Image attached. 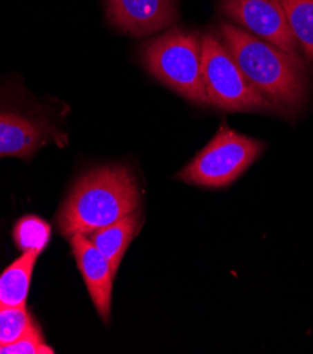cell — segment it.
<instances>
[{
  "mask_svg": "<svg viewBox=\"0 0 313 354\" xmlns=\"http://www.w3.org/2000/svg\"><path fill=\"white\" fill-rule=\"evenodd\" d=\"M219 35L243 74L278 115L292 118L303 111L310 80L302 57L278 48L231 21L219 24Z\"/></svg>",
  "mask_w": 313,
  "mask_h": 354,
  "instance_id": "obj_1",
  "label": "cell"
},
{
  "mask_svg": "<svg viewBox=\"0 0 313 354\" xmlns=\"http://www.w3.org/2000/svg\"><path fill=\"white\" fill-rule=\"evenodd\" d=\"M142 192L134 172L123 164L96 167L75 183L62 203L57 226L62 236L91 234L140 210Z\"/></svg>",
  "mask_w": 313,
  "mask_h": 354,
  "instance_id": "obj_2",
  "label": "cell"
},
{
  "mask_svg": "<svg viewBox=\"0 0 313 354\" xmlns=\"http://www.w3.org/2000/svg\"><path fill=\"white\" fill-rule=\"evenodd\" d=\"M140 59L161 84L187 100L207 106L202 75V35L173 27L140 48Z\"/></svg>",
  "mask_w": 313,
  "mask_h": 354,
  "instance_id": "obj_3",
  "label": "cell"
},
{
  "mask_svg": "<svg viewBox=\"0 0 313 354\" xmlns=\"http://www.w3.org/2000/svg\"><path fill=\"white\" fill-rule=\"evenodd\" d=\"M202 75L209 104L225 112L278 115L249 82L219 32L202 34Z\"/></svg>",
  "mask_w": 313,
  "mask_h": 354,
  "instance_id": "obj_4",
  "label": "cell"
},
{
  "mask_svg": "<svg viewBox=\"0 0 313 354\" xmlns=\"http://www.w3.org/2000/svg\"><path fill=\"white\" fill-rule=\"evenodd\" d=\"M265 147L264 141L240 134L223 123L178 178L203 188L229 187L261 157Z\"/></svg>",
  "mask_w": 313,
  "mask_h": 354,
  "instance_id": "obj_5",
  "label": "cell"
},
{
  "mask_svg": "<svg viewBox=\"0 0 313 354\" xmlns=\"http://www.w3.org/2000/svg\"><path fill=\"white\" fill-rule=\"evenodd\" d=\"M64 147L68 136L41 106L20 95L0 91V158H31L44 146Z\"/></svg>",
  "mask_w": 313,
  "mask_h": 354,
  "instance_id": "obj_6",
  "label": "cell"
},
{
  "mask_svg": "<svg viewBox=\"0 0 313 354\" xmlns=\"http://www.w3.org/2000/svg\"><path fill=\"white\" fill-rule=\"evenodd\" d=\"M219 10L256 37L301 57L280 0H219Z\"/></svg>",
  "mask_w": 313,
  "mask_h": 354,
  "instance_id": "obj_7",
  "label": "cell"
},
{
  "mask_svg": "<svg viewBox=\"0 0 313 354\" xmlns=\"http://www.w3.org/2000/svg\"><path fill=\"white\" fill-rule=\"evenodd\" d=\"M109 21L133 37L167 30L178 21L176 0H106Z\"/></svg>",
  "mask_w": 313,
  "mask_h": 354,
  "instance_id": "obj_8",
  "label": "cell"
},
{
  "mask_svg": "<svg viewBox=\"0 0 313 354\" xmlns=\"http://www.w3.org/2000/svg\"><path fill=\"white\" fill-rule=\"evenodd\" d=\"M77 266L84 277L89 297L103 322H108L112 312L113 271L111 261L85 234L77 233L69 237Z\"/></svg>",
  "mask_w": 313,
  "mask_h": 354,
  "instance_id": "obj_9",
  "label": "cell"
},
{
  "mask_svg": "<svg viewBox=\"0 0 313 354\" xmlns=\"http://www.w3.org/2000/svg\"><path fill=\"white\" fill-rule=\"evenodd\" d=\"M143 225V215L140 210L116 221L115 223L95 230L88 234L91 241L108 257L115 272H117L120 263L129 249L130 243L140 232Z\"/></svg>",
  "mask_w": 313,
  "mask_h": 354,
  "instance_id": "obj_10",
  "label": "cell"
},
{
  "mask_svg": "<svg viewBox=\"0 0 313 354\" xmlns=\"http://www.w3.org/2000/svg\"><path fill=\"white\" fill-rule=\"evenodd\" d=\"M40 250H28L0 275V308L24 306Z\"/></svg>",
  "mask_w": 313,
  "mask_h": 354,
  "instance_id": "obj_11",
  "label": "cell"
},
{
  "mask_svg": "<svg viewBox=\"0 0 313 354\" xmlns=\"http://www.w3.org/2000/svg\"><path fill=\"white\" fill-rule=\"evenodd\" d=\"M303 57L313 64V0H280Z\"/></svg>",
  "mask_w": 313,
  "mask_h": 354,
  "instance_id": "obj_12",
  "label": "cell"
},
{
  "mask_svg": "<svg viewBox=\"0 0 313 354\" xmlns=\"http://www.w3.org/2000/svg\"><path fill=\"white\" fill-rule=\"evenodd\" d=\"M51 236V227L43 219L28 215L17 222L13 230V237L17 247L23 252H43Z\"/></svg>",
  "mask_w": 313,
  "mask_h": 354,
  "instance_id": "obj_13",
  "label": "cell"
},
{
  "mask_svg": "<svg viewBox=\"0 0 313 354\" xmlns=\"http://www.w3.org/2000/svg\"><path fill=\"white\" fill-rule=\"evenodd\" d=\"M36 322L24 306L0 308V343L8 346L23 337Z\"/></svg>",
  "mask_w": 313,
  "mask_h": 354,
  "instance_id": "obj_14",
  "label": "cell"
},
{
  "mask_svg": "<svg viewBox=\"0 0 313 354\" xmlns=\"http://www.w3.org/2000/svg\"><path fill=\"white\" fill-rule=\"evenodd\" d=\"M54 348L46 344L43 333L34 325L23 337L12 344L3 346L0 354H54Z\"/></svg>",
  "mask_w": 313,
  "mask_h": 354,
  "instance_id": "obj_15",
  "label": "cell"
},
{
  "mask_svg": "<svg viewBox=\"0 0 313 354\" xmlns=\"http://www.w3.org/2000/svg\"><path fill=\"white\" fill-rule=\"evenodd\" d=\"M2 347H3V346H2V343H0V351H2Z\"/></svg>",
  "mask_w": 313,
  "mask_h": 354,
  "instance_id": "obj_16",
  "label": "cell"
}]
</instances>
